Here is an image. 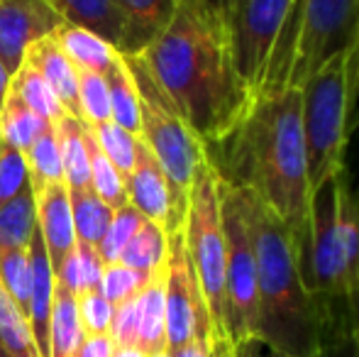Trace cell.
I'll return each mask as SVG.
<instances>
[{
  "mask_svg": "<svg viewBox=\"0 0 359 357\" xmlns=\"http://www.w3.org/2000/svg\"><path fill=\"white\" fill-rule=\"evenodd\" d=\"M54 133H57L59 154H62L64 184H67L69 189L90 186L88 147H86V123L76 120L74 115L64 113L59 120H54Z\"/></svg>",
  "mask_w": 359,
  "mask_h": 357,
  "instance_id": "ffe728a7",
  "label": "cell"
},
{
  "mask_svg": "<svg viewBox=\"0 0 359 357\" xmlns=\"http://www.w3.org/2000/svg\"><path fill=\"white\" fill-rule=\"evenodd\" d=\"M220 181V179H217ZM222 230H225V328L235 348L257 340V257L240 189L220 181Z\"/></svg>",
  "mask_w": 359,
  "mask_h": 357,
  "instance_id": "ba28073f",
  "label": "cell"
},
{
  "mask_svg": "<svg viewBox=\"0 0 359 357\" xmlns=\"http://www.w3.org/2000/svg\"><path fill=\"white\" fill-rule=\"evenodd\" d=\"M0 357H15V355H10V353H8V350H5V348H0Z\"/></svg>",
  "mask_w": 359,
  "mask_h": 357,
  "instance_id": "c3c4849f",
  "label": "cell"
},
{
  "mask_svg": "<svg viewBox=\"0 0 359 357\" xmlns=\"http://www.w3.org/2000/svg\"><path fill=\"white\" fill-rule=\"evenodd\" d=\"M25 62L42 74L44 81L52 86L54 95L59 98L62 108L69 115H74L76 120H81V108H79V72L74 69V64L67 59V54L62 52V47L57 44V37L39 39V42L29 44V49L25 52Z\"/></svg>",
  "mask_w": 359,
  "mask_h": 357,
  "instance_id": "9a60e30c",
  "label": "cell"
},
{
  "mask_svg": "<svg viewBox=\"0 0 359 357\" xmlns=\"http://www.w3.org/2000/svg\"><path fill=\"white\" fill-rule=\"evenodd\" d=\"M57 44L62 47V52L67 54V59L74 64L76 72H93V74H105L110 69V64L118 57V49L110 42H105L103 37H98L95 32L76 25H67L54 32Z\"/></svg>",
  "mask_w": 359,
  "mask_h": 357,
  "instance_id": "e0dca14e",
  "label": "cell"
},
{
  "mask_svg": "<svg viewBox=\"0 0 359 357\" xmlns=\"http://www.w3.org/2000/svg\"><path fill=\"white\" fill-rule=\"evenodd\" d=\"M103 269H105V262L98 255V248L76 240L74 252L62 262V267L57 269L54 279L79 296V294H83V291L98 289Z\"/></svg>",
  "mask_w": 359,
  "mask_h": 357,
  "instance_id": "4316f807",
  "label": "cell"
},
{
  "mask_svg": "<svg viewBox=\"0 0 359 357\" xmlns=\"http://www.w3.org/2000/svg\"><path fill=\"white\" fill-rule=\"evenodd\" d=\"M147 357H174V353H169V350H164V353H156V355H147Z\"/></svg>",
  "mask_w": 359,
  "mask_h": 357,
  "instance_id": "7dc6e473",
  "label": "cell"
},
{
  "mask_svg": "<svg viewBox=\"0 0 359 357\" xmlns=\"http://www.w3.org/2000/svg\"><path fill=\"white\" fill-rule=\"evenodd\" d=\"M105 83H108V93H110V118H113V123H118L128 133L140 135L137 86H135L133 74H130L128 64H125V59L120 54L110 64L108 72H105Z\"/></svg>",
  "mask_w": 359,
  "mask_h": 357,
  "instance_id": "7402d4cb",
  "label": "cell"
},
{
  "mask_svg": "<svg viewBox=\"0 0 359 357\" xmlns=\"http://www.w3.org/2000/svg\"><path fill=\"white\" fill-rule=\"evenodd\" d=\"M0 144H3V140H0Z\"/></svg>",
  "mask_w": 359,
  "mask_h": 357,
  "instance_id": "681fc988",
  "label": "cell"
},
{
  "mask_svg": "<svg viewBox=\"0 0 359 357\" xmlns=\"http://www.w3.org/2000/svg\"><path fill=\"white\" fill-rule=\"evenodd\" d=\"M184 238L203 294L205 309L213 325V338H227L225 328V262L227 245L222 230L220 181L210 164L203 162L196 169L189 191V208L184 220Z\"/></svg>",
  "mask_w": 359,
  "mask_h": 357,
  "instance_id": "52a82bcc",
  "label": "cell"
},
{
  "mask_svg": "<svg viewBox=\"0 0 359 357\" xmlns=\"http://www.w3.org/2000/svg\"><path fill=\"white\" fill-rule=\"evenodd\" d=\"M86 333L79 318L76 294L54 279L52 318H49V357H74Z\"/></svg>",
  "mask_w": 359,
  "mask_h": 357,
  "instance_id": "d6986e66",
  "label": "cell"
},
{
  "mask_svg": "<svg viewBox=\"0 0 359 357\" xmlns=\"http://www.w3.org/2000/svg\"><path fill=\"white\" fill-rule=\"evenodd\" d=\"M357 301H359V299H357Z\"/></svg>",
  "mask_w": 359,
  "mask_h": 357,
  "instance_id": "f907efd6",
  "label": "cell"
},
{
  "mask_svg": "<svg viewBox=\"0 0 359 357\" xmlns=\"http://www.w3.org/2000/svg\"><path fill=\"white\" fill-rule=\"evenodd\" d=\"M357 39L359 0H293L262 93L301 88L313 72Z\"/></svg>",
  "mask_w": 359,
  "mask_h": 357,
  "instance_id": "5b68a950",
  "label": "cell"
},
{
  "mask_svg": "<svg viewBox=\"0 0 359 357\" xmlns=\"http://www.w3.org/2000/svg\"><path fill=\"white\" fill-rule=\"evenodd\" d=\"M34 203H37V228L47 248L49 262L57 274L62 262L74 252L76 248V230L72 203H69V186L52 184L34 191Z\"/></svg>",
  "mask_w": 359,
  "mask_h": 357,
  "instance_id": "4fadbf2b",
  "label": "cell"
},
{
  "mask_svg": "<svg viewBox=\"0 0 359 357\" xmlns=\"http://www.w3.org/2000/svg\"><path fill=\"white\" fill-rule=\"evenodd\" d=\"M196 3L201 5V10L205 13V18H208L227 39H230L232 25H235L237 10H240L242 0H196Z\"/></svg>",
  "mask_w": 359,
  "mask_h": 357,
  "instance_id": "f35d334b",
  "label": "cell"
},
{
  "mask_svg": "<svg viewBox=\"0 0 359 357\" xmlns=\"http://www.w3.org/2000/svg\"><path fill=\"white\" fill-rule=\"evenodd\" d=\"M25 164H27L32 191H39L52 184H64V167L62 154H59L57 133H54V123H49L44 128V133L27 147Z\"/></svg>",
  "mask_w": 359,
  "mask_h": 357,
  "instance_id": "484cf974",
  "label": "cell"
},
{
  "mask_svg": "<svg viewBox=\"0 0 359 357\" xmlns=\"http://www.w3.org/2000/svg\"><path fill=\"white\" fill-rule=\"evenodd\" d=\"M125 184H128V203L137 208L147 220L159 223L166 230V235L184 228L186 208L176 201L164 169L159 167L156 157L140 137L135 167L128 174Z\"/></svg>",
  "mask_w": 359,
  "mask_h": 357,
  "instance_id": "8fae6325",
  "label": "cell"
},
{
  "mask_svg": "<svg viewBox=\"0 0 359 357\" xmlns=\"http://www.w3.org/2000/svg\"><path fill=\"white\" fill-rule=\"evenodd\" d=\"M144 220H147L144 215L137 208H133L130 203L113 210V220H110L108 230H105V235L98 243V255L103 257L105 264L120 262L125 248L130 245V240L135 238V233H137Z\"/></svg>",
  "mask_w": 359,
  "mask_h": 357,
  "instance_id": "4dcf8cb0",
  "label": "cell"
},
{
  "mask_svg": "<svg viewBox=\"0 0 359 357\" xmlns=\"http://www.w3.org/2000/svg\"><path fill=\"white\" fill-rule=\"evenodd\" d=\"M166 252H169V235H166V230L159 223L144 220L137 233H135V238L130 240V245L125 248L120 262L151 276L164 269Z\"/></svg>",
  "mask_w": 359,
  "mask_h": 357,
  "instance_id": "d4e9b609",
  "label": "cell"
},
{
  "mask_svg": "<svg viewBox=\"0 0 359 357\" xmlns=\"http://www.w3.org/2000/svg\"><path fill=\"white\" fill-rule=\"evenodd\" d=\"M86 147H88V164H90V189L113 210L123 208L128 203V184H125V177L105 157L103 149L95 144L93 133L88 130V125H86Z\"/></svg>",
  "mask_w": 359,
  "mask_h": 357,
  "instance_id": "83f0119b",
  "label": "cell"
},
{
  "mask_svg": "<svg viewBox=\"0 0 359 357\" xmlns=\"http://www.w3.org/2000/svg\"><path fill=\"white\" fill-rule=\"evenodd\" d=\"M29 186L27 164L25 154L10 144H0V206L8 203L10 198Z\"/></svg>",
  "mask_w": 359,
  "mask_h": 357,
  "instance_id": "d590c367",
  "label": "cell"
},
{
  "mask_svg": "<svg viewBox=\"0 0 359 357\" xmlns=\"http://www.w3.org/2000/svg\"><path fill=\"white\" fill-rule=\"evenodd\" d=\"M142 62L201 144L225 137L255 100L237 74L230 39L196 0L176 3L174 18Z\"/></svg>",
  "mask_w": 359,
  "mask_h": 357,
  "instance_id": "7a4b0ae2",
  "label": "cell"
},
{
  "mask_svg": "<svg viewBox=\"0 0 359 357\" xmlns=\"http://www.w3.org/2000/svg\"><path fill=\"white\" fill-rule=\"evenodd\" d=\"M79 108L81 123L95 128L100 123H108L110 118V93L105 83V74L79 72Z\"/></svg>",
  "mask_w": 359,
  "mask_h": 357,
  "instance_id": "d6a6232c",
  "label": "cell"
},
{
  "mask_svg": "<svg viewBox=\"0 0 359 357\" xmlns=\"http://www.w3.org/2000/svg\"><path fill=\"white\" fill-rule=\"evenodd\" d=\"M76 301H79V318H81V325H83V333L86 335L108 333L115 306L110 304L98 289L83 291V294L76 296Z\"/></svg>",
  "mask_w": 359,
  "mask_h": 357,
  "instance_id": "8d00e7d4",
  "label": "cell"
},
{
  "mask_svg": "<svg viewBox=\"0 0 359 357\" xmlns=\"http://www.w3.org/2000/svg\"><path fill=\"white\" fill-rule=\"evenodd\" d=\"M10 79H13V74H10L8 67L0 62V108H3L5 95H8V90H10Z\"/></svg>",
  "mask_w": 359,
  "mask_h": 357,
  "instance_id": "ee69618b",
  "label": "cell"
},
{
  "mask_svg": "<svg viewBox=\"0 0 359 357\" xmlns=\"http://www.w3.org/2000/svg\"><path fill=\"white\" fill-rule=\"evenodd\" d=\"M49 123H52V120L37 115L29 105H25L13 90H8L3 108H0V140H3L5 144L20 149V152L25 154L29 144L44 133V128H47Z\"/></svg>",
  "mask_w": 359,
  "mask_h": 357,
  "instance_id": "603a6c76",
  "label": "cell"
},
{
  "mask_svg": "<svg viewBox=\"0 0 359 357\" xmlns=\"http://www.w3.org/2000/svg\"><path fill=\"white\" fill-rule=\"evenodd\" d=\"M113 357H147V355L137 348H118V345H115Z\"/></svg>",
  "mask_w": 359,
  "mask_h": 357,
  "instance_id": "f6af8a7d",
  "label": "cell"
},
{
  "mask_svg": "<svg viewBox=\"0 0 359 357\" xmlns=\"http://www.w3.org/2000/svg\"><path fill=\"white\" fill-rule=\"evenodd\" d=\"M352 318H355V323L359 325V301L355 304V309H352Z\"/></svg>",
  "mask_w": 359,
  "mask_h": 357,
  "instance_id": "bcb514c9",
  "label": "cell"
},
{
  "mask_svg": "<svg viewBox=\"0 0 359 357\" xmlns=\"http://www.w3.org/2000/svg\"><path fill=\"white\" fill-rule=\"evenodd\" d=\"M67 25L95 32L115 47L123 29V15L115 0H44Z\"/></svg>",
  "mask_w": 359,
  "mask_h": 357,
  "instance_id": "2e32d148",
  "label": "cell"
},
{
  "mask_svg": "<svg viewBox=\"0 0 359 357\" xmlns=\"http://www.w3.org/2000/svg\"><path fill=\"white\" fill-rule=\"evenodd\" d=\"M69 203H72L76 240L98 248L100 238L105 235L110 220H113V208L90 186L69 189Z\"/></svg>",
  "mask_w": 359,
  "mask_h": 357,
  "instance_id": "cb8c5ba5",
  "label": "cell"
},
{
  "mask_svg": "<svg viewBox=\"0 0 359 357\" xmlns=\"http://www.w3.org/2000/svg\"><path fill=\"white\" fill-rule=\"evenodd\" d=\"M210 357H237V350L227 338H213V343H210Z\"/></svg>",
  "mask_w": 359,
  "mask_h": 357,
  "instance_id": "7bdbcfd3",
  "label": "cell"
},
{
  "mask_svg": "<svg viewBox=\"0 0 359 357\" xmlns=\"http://www.w3.org/2000/svg\"><path fill=\"white\" fill-rule=\"evenodd\" d=\"M115 3L123 15V29L115 49L123 57H142L147 47L171 22L179 0H115Z\"/></svg>",
  "mask_w": 359,
  "mask_h": 357,
  "instance_id": "5bb4252c",
  "label": "cell"
},
{
  "mask_svg": "<svg viewBox=\"0 0 359 357\" xmlns=\"http://www.w3.org/2000/svg\"><path fill=\"white\" fill-rule=\"evenodd\" d=\"M108 333L118 348H137V296L115 306Z\"/></svg>",
  "mask_w": 359,
  "mask_h": 357,
  "instance_id": "74e56055",
  "label": "cell"
},
{
  "mask_svg": "<svg viewBox=\"0 0 359 357\" xmlns=\"http://www.w3.org/2000/svg\"><path fill=\"white\" fill-rule=\"evenodd\" d=\"M93 133V140L103 154L110 162L118 167V172L128 179V174L135 167V157H137V135L128 133L125 128H120L118 123L108 120V123H100L95 128H88Z\"/></svg>",
  "mask_w": 359,
  "mask_h": 357,
  "instance_id": "f546056e",
  "label": "cell"
},
{
  "mask_svg": "<svg viewBox=\"0 0 359 357\" xmlns=\"http://www.w3.org/2000/svg\"><path fill=\"white\" fill-rule=\"evenodd\" d=\"M298 93L308 186L313 191L345 169L352 113L359 95V39L313 72Z\"/></svg>",
  "mask_w": 359,
  "mask_h": 357,
  "instance_id": "277c9868",
  "label": "cell"
},
{
  "mask_svg": "<svg viewBox=\"0 0 359 357\" xmlns=\"http://www.w3.org/2000/svg\"><path fill=\"white\" fill-rule=\"evenodd\" d=\"M137 350L156 355L166 350L164 269L156 271L137 294Z\"/></svg>",
  "mask_w": 359,
  "mask_h": 357,
  "instance_id": "ac0fdd59",
  "label": "cell"
},
{
  "mask_svg": "<svg viewBox=\"0 0 359 357\" xmlns=\"http://www.w3.org/2000/svg\"><path fill=\"white\" fill-rule=\"evenodd\" d=\"M62 25L64 20L44 0H0V62L15 74L29 44L54 34Z\"/></svg>",
  "mask_w": 359,
  "mask_h": 357,
  "instance_id": "7c38bea8",
  "label": "cell"
},
{
  "mask_svg": "<svg viewBox=\"0 0 359 357\" xmlns=\"http://www.w3.org/2000/svg\"><path fill=\"white\" fill-rule=\"evenodd\" d=\"M293 0H242L230 32L237 74L252 95H259L276 39Z\"/></svg>",
  "mask_w": 359,
  "mask_h": 357,
  "instance_id": "30bf717a",
  "label": "cell"
},
{
  "mask_svg": "<svg viewBox=\"0 0 359 357\" xmlns=\"http://www.w3.org/2000/svg\"><path fill=\"white\" fill-rule=\"evenodd\" d=\"M113 353H115L113 338H110V333H103V335H86L74 357H113Z\"/></svg>",
  "mask_w": 359,
  "mask_h": 357,
  "instance_id": "ab89813d",
  "label": "cell"
},
{
  "mask_svg": "<svg viewBox=\"0 0 359 357\" xmlns=\"http://www.w3.org/2000/svg\"><path fill=\"white\" fill-rule=\"evenodd\" d=\"M34 228H37V203L32 186H27L15 198L0 206V252L27 250Z\"/></svg>",
  "mask_w": 359,
  "mask_h": 357,
  "instance_id": "44dd1931",
  "label": "cell"
},
{
  "mask_svg": "<svg viewBox=\"0 0 359 357\" xmlns=\"http://www.w3.org/2000/svg\"><path fill=\"white\" fill-rule=\"evenodd\" d=\"M203 157L222 184L264 203L291 230L296 248L303 243L311 186L298 88L257 95L225 137L203 144Z\"/></svg>",
  "mask_w": 359,
  "mask_h": 357,
  "instance_id": "6da1fadb",
  "label": "cell"
},
{
  "mask_svg": "<svg viewBox=\"0 0 359 357\" xmlns=\"http://www.w3.org/2000/svg\"><path fill=\"white\" fill-rule=\"evenodd\" d=\"M164 311L166 350L176 353L196 338L213 340V325L186 250L184 228L169 233V252L164 262Z\"/></svg>",
  "mask_w": 359,
  "mask_h": 357,
  "instance_id": "9c48e42d",
  "label": "cell"
},
{
  "mask_svg": "<svg viewBox=\"0 0 359 357\" xmlns=\"http://www.w3.org/2000/svg\"><path fill=\"white\" fill-rule=\"evenodd\" d=\"M123 57V54H120ZM135 79L140 95V135L164 169L176 201L189 208V191L196 169L203 162V144L179 115L169 95L161 90L156 79L147 69L142 57H123Z\"/></svg>",
  "mask_w": 359,
  "mask_h": 357,
  "instance_id": "8992f818",
  "label": "cell"
},
{
  "mask_svg": "<svg viewBox=\"0 0 359 357\" xmlns=\"http://www.w3.org/2000/svg\"><path fill=\"white\" fill-rule=\"evenodd\" d=\"M0 284L10 294V299L20 306L27 318L29 309V289H32V271H29L27 250H8L0 252ZM29 323V321H27Z\"/></svg>",
  "mask_w": 359,
  "mask_h": 357,
  "instance_id": "1f68e13d",
  "label": "cell"
},
{
  "mask_svg": "<svg viewBox=\"0 0 359 357\" xmlns=\"http://www.w3.org/2000/svg\"><path fill=\"white\" fill-rule=\"evenodd\" d=\"M10 90H13L25 105H29L34 113L52 120V123L67 113V110L62 108V103H59V98L54 95L52 86H49L42 79V74L34 72L27 62L20 64V69L13 74V79H10Z\"/></svg>",
  "mask_w": 359,
  "mask_h": 357,
  "instance_id": "f1b7e54d",
  "label": "cell"
},
{
  "mask_svg": "<svg viewBox=\"0 0 359 357\" xmlns=\"http://www.w3.org/2000/svg\"><path fill=\"white\" fill-rule=\"evenodd\" d=\"M237 350V357H286V355H279L274 350L264 348L262 343H250V345H242V348H235Z\"/></svg>",
  "mask_w": 359,
  "mask_h": 357,
  "instance_id": "b9f144b4",
  "label": "cell"
},
{
  "mask_svg": "<svg viewBox=\"0 0 359 357\" xmlns=\"http://www.w3.org/2000/svg\"><path fill=\"white\" fill-rule=\"evenodd\" d=\"M210 343H213L210 338H196L189 345H184L181 350H176L174 357H210Z\"/></svg>",
  "mask_w": 359,
  "mask_h": 357,
  "instance_id": "60d3db41",
  "label": "cell"
},
{
  "mask_svg": "<svg viewBox=\"0 0 359 357\" xmlns=\"http://www.w3.org/2000/svg\"><path fill=\"white\" fill-rule=\"evenodd\" d=\"M257 257V343L286 357H316L320 314L306 291L291 230L242 191Z\"/></svg>",
  "mask_w": 359,
  "mask_h": 357,
  "instance_id": "3957f363",
  "label": "cell"
},
{
  "mask_svg": "<svg viewBox=\"0 0 359 357\" xmlns=\"http://www.w3.org/2000/svg\"><path fill=\"white\" fill-rule=\"evenodd\" d=\"M316 357H359V325L352 316L323 321Z\"/></svg>",
  "mask_w": 359,
  "mask_h": 357,
  "instance_id": "836d02e7",
  "label": "cell"
},
{
  "mask_svg": "<svg viewBox=\"0 0 359 357\" xmlns=\"http://www.w3.org/2000/svg\"><path fill=\"white\" fill-rule=\"evenodd\" d=\"M151 276L128 267V264H123V262L105 264L103 276H100V284H98V291L110 301V304L118 306L128 299H135V296L144 289V284L151 279Z\"/></svg>",
  "mask_w": 359,
  "mask_h": 357,
  "instance_id": "e575fe53",
  "label": "cell"
}]
</instances>
